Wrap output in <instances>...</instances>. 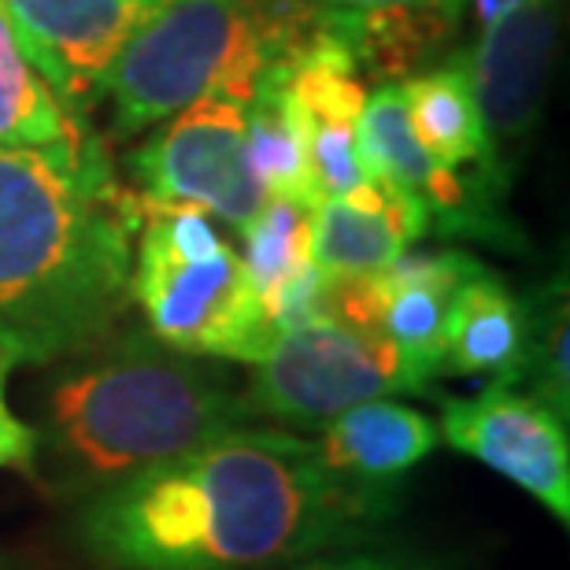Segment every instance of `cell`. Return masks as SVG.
<instances>
[{
    "mask_svg": "<svg viewBox=\"0 0 570 570\" xmlns=\"http://www.w3.org/2000/svg\"><path fill=\"white\" fill-rule=\"evenodd\" d=\"M197 360L156 337H127L56 379L38 433L52 482L94 497L245 426V396Z\"/></svg>",
    "mask_w": 570,
    "mask_h": 570,
    "instance_id": "3",
    "label": "cell"
},
{
    "mask_svg": "<svg viewBox=\"0 0 570 570\" xmlns=\"http://www.w3.org/2000/svg\"><path fill=\"white\" fill-rule=\"evenodd\" d=\"M356 156L371 181L423 212L426 230L444 237H474L489 245H522L515 226L504 219L497 204L500 189L478 175L438 164L419 145L407 122L401 82H382L363 100L356 119Z\"/></svg>",
    "mask_w": 570,
    "mask_h": 570,
    "instance_id": "8",
    "label": "cell"
},
{
    "mask_svg": "<svg viewBox=\"0 0 570 570\" xmlns=\"http://www.w3.org/2000/svg\"><path fill=\"white\" fill-rule=\"evenodd\" d=\"M438 449V426L423 412L393 401L356 404L326 426H318L315 452L326 471L352 489L382 497L385 485L426 460Z\"/></svg>",
    "mask_w": 570,
    "mask_h": 570,
    "instance_id": "14",
    "label": "cell"
},
{
    "mask_svg": "<svg viewBox=\"0 0 570 570\" xmlns=\"http://www.w3.org/2000/svg\"><path fill=\"white\" fill-rule=\"evenodd\" d=\"M563 4L567 0H522L493 30L478 33L471 56L463 60L489 156L504 178L511 159L522 153L533 127L541 122Z\"/></svg>",
    "mask_w": 570,
    "mask_h": 570,
    "instance_id": "11",
    "label": "cell"
},
{
    "mask_svg": "<svg viewBox=\"0 0 570 570\" xmlns=\"http://www.w3.org/2000/svg\"><path fill=\"white\" fill-rule=\"evenodd\" d=\"M0 570H4V563H0Z\"/></svg>",
    "mask_w": 570,
    "mask_h": 570,
    "instance_id": "26",
    "label": "cell"
},
{
    "mask_svg": "<svg viewBox=\"0 0 570 570\" xmlns=\"http://www.w3.org/2000/svg\"><path fill=\"white\" fill-rule=\"evenodd\" d=\"M8 367L0 356V466L11 471H33L38 466V430L27 426L8 404Z\"/></svg>",
    "mask_w": 570,
    "mask_h": 570,
    "instance_id": "22",
    "label": "cell"
},
{
    "mask_svg": "<svg viewBox=\"0 0 570 570\" xmlns=\"http://www.w3.org/2000/svg\"><path fill=\"white\" fill-rule=\"evenodd\" d=\"M385 497L345 485L315 441L237 426L89 497L82 541L111 570H256L352 541Z\"/></svg>",
    "mask_w": 570,
    "mask_h": 570,
    "instance_id": "1",
    "label": "cell"
},
{
    "mask_svg": "<svg viewBox=\"0 0 570 570\" xmlns=\"http://www.w3.org/2000/svg\"><path fill=\"white\" fill-rule=\"evenodd\" d=\"M478 267L463 253H407L382 275L330 282L326 315L382 334L415 379L430 385L444 363L452 296Z\"/></svg>",
    "mask_w": 570,
    "mask_h": 570,
    "instance_id": "10",
    "label": "cell"
},
{
    "mask_svg": "<svg viewBox=\"0 0 570 570\" xmlns=\"http://www.w3.org/2000/svg\"><path fill=\"white\" fill-rule=\"evenodd\" d=\"M159 0H4L16 38L45 86L78 116Z\"/></svg>",
    "mask_w": 570,
    "mask_h": 570,
    "instance_id": "12",
    "label": "cell"
},
{
    "mask_svg": "<svg viewBox=\"0 0 570 570\" xmlns=\"http://www.w3.org/2000/svg\"><path fill=\"white\" fill-rule=\"evenodd\" d=\"M423 390L382 334L318 315L271 341L264 360L253 363L245 404L278 423L318 430L356 404Z\"/></svg>",
    "mask_w": 570,
    "mask_h": 570,
    "instance_id": "6",
    "label": "cell"
},
{
    "mask_svg": "<svg viewBox=\"0 0 570 570\" xmlns=\"http://www.w3.org/2000/svg\"><path fill=\"white\" fill-rule=\"evenodd\" d=\"M245 145L259 186L267 197L296 200L304 208H318L315 175H312V145H307V119L296 105L293 89L285 86L282 63H271L245 100Z\"/></svg>",
    "mask_w": 570,
    "mask_h": 570,
    "instance_id": "17",
    "label": "cell"
},
{
    "mask_svg": "<svg viewBox=\"0 0 570 570\" xmlns=\"http://www.w3.org/2000/svg\"><path fill=\"white\" fill-rule=\"evenodd\" d=\"M323 30L315 0H159L100 78L122 134L219 94L248 100L271 63Z\"/></svg>",
    "mask_w": 570,
    "mask_h": 570,
    "instance_id": "4",
    "label": "cell"
},
{
    "mask_svg": "<svg viewBox=\"0 0 570 570\" xmlns=\"http://www.w3.org/2000/svg\"><path fill=\"white\" fill-rule=\"evenodd\" d=\"M130 293L159 345L186 356L259 363L278 337L245 275L242 253L197 208L145 200Z\"/></svg>",
    "mask_w": 570,
    "mask_h": 570,
    "instance_id": "5",
    "label": "cell"
},
{
    "mask_svg": "<svg viewBox=\"0 0 570 570\" xmlns=\"http://www.w3.org/2000/svg\"><path fill=\"white\" fill-rule=\"evenodd\" d=\"M519 4H522V0H471V19H474L478 33L493 30L497 22L504 19L508 11H515Z\"/></svg>",
    "mask_w": 570,
    "mask_h": 570,
    "instance_id": "25",
    "label": "cell"
},
{
    "mask_svg": "<svg viewBox=\"0 0 570 570\" xmlns=\"http://www.w3.org/2000/svg\"><path fill=\"white\" fill-rule=\"evenodd\" d=\"M141 223L145 197L116 186L97 141L0 148V356L49 363L105 337Z\"/></svg>",
    "mask_w": 570,
    "mask_h": 570,
    "instance_id": "2",
    "label": "cell"
},
{
    "mask_svg": "<svg viewBox=\"0 0 570 570\" xmlns=\"http://www.w3.org/2000/svg\"><path fill=\"white\" fill-rule=\"evenodd\" d=\"M401 94L419 145L438 164L452 170L466 167L478 178H485L493 189H504L508 178L500 175L493 156H489L482 116H478V100L463 60L412 75L407 82H401Z\"/></svg>",
    "mask_w": 570,
    "mask_h": 570,
    "instance_id": "16",
    "label": "cell"
},
{
    "mask_svg": "<svg viewBox=\"0 0 570 570\" xmlns=\"http://www.w3.org/2000/svg\"><path fill=\"white\" fill-rule=\"evenodd\" d=\"M533 396L570 419V360H567V289H549L530 307V363Z\"/></svg>",
    "mask_w": 570,
    "mask_h": 570,
    "instance_id": "21",
    "label": "cell"
},
{
    "mask_svg": "<svg viewBox=\"0 0 570 570\" xmlns=\"http://www.w3.org/2000/svg\"><path fill=\"white\" fill-rule=\"evenodd\" d=\"M326 8H430L463 19V0H318Z\"/></svg>",
    "mask_w": 570,
    "mask_h": 570,
    "instance_id": "24",
    "label": "cell"
},
{
    "mask_svg": "<svg viewBox=\"0 0 570 570\" xmlns=\"http://www.w3.org/2000/svg\"><path fill=\"white\" fill-rule=\"evenodd\" d=\"M86 145H94L86 122L33 71L0 0V148L63 153Z\"/></svg>",
    "mask_w": 570,
    "mask_h": 570,
    "instance_id": "19",
    "label": "cell"
},
{
    "mask_svg": "<svg viewBox=\"0 0 570 570\" xmlns=\"http://www.w3.org/2000/svg\"><path fill=\"white\" fill-rule=\"evenodd\" d=\"M134 178L148 204L164 208H197L245 230L264 208L245 145V100L208 94L164 119L130 159Z\"/></svg>",
    "mask_w": 570,
    "mask_h": 570,
    "instance_id": "7",
    "label": "cell"
},
{
    "mask_svg": "<svg viewBox=\"0 0 570 570\" xmlns=\"http://www.w3.org/2000/svg\"><path fill=\"white\" fill-rule=\"evenodd\" d=\"M330 33L352 52L363 71L382 82L426 63L452 38L460 19L430 8H326Z\"/></svg>",
    "mask_w": 570,
    "mask_h": 570,
    "instance_id": "18",
    "label": "cell"
},
{
    "mask_svg": "<svg viewBox=\"0 0 570 570\" xmlns=\"http://www.w3.org/2000/svg\"><path fill=\"white\" fill-rule=\"evenodd\" d=\"M289 570H423V567L393 560V556L345 552V556H307V560H296Z\"/></svg>",
    "mask_w": 570,
    "mask_h": 570,
    "instance_id": "23",
    "label": "cell"
},
{
    "mask_svg": "<svg viewBox=\"0 0 570 570\" xmlns=\"http://www.w3.org/2000/svg\"><path fill=\"white\" fill-rule=\"evenodd\" d=\"M441 433L460 455L493 466L527 489L556 519L570 522V438L567 419L515 382H489L474 396H449Z\"/></svg>",
    "mask_w": 570,
    "mask_h": 570,
    "instance_id": "9",
    "label": "cell"
},
{
    "mask_svg": "<svg viewBox=\"0 0 570 570\" xmlns=\"http://www.w3.org/2000/svg\"><path fill=\"white\" fill-rule=\"evenodd\" d=\"M530 363V304L478 267L452 296L441 374H489L522 382Z\"/></svg>",
    "mask_w": 570,
    "mask_h": 570,
    "instance_id": "15",
    "label": "cell"
},
{
    "mask_svg": "<svg viewBox=\"0 0 570 570\" xmlns=\"http://www.w3.org/2000/svg\"><path fill=\"white\" fill-rule=\"evenodd\" d=\"M426 234V219L415 204L367 181L345 197H326L312 212V264L326 282L371 278L393 267L404 248Z\"/></svg>",
    "mask_w": 570,
    "mask_h": 570,
    "instance_id": "13",
    "label": "cell"
},
{
    "mask_svg": "<svg viewBox=\"0 0 570 570\" xmlns=\"http://www.w3.org/2000/svg\"><path fill=\"white\" fill-rule=\"evenodd\" d=\"M245 275L271 318L285 289H293L312 271V208L296 200L267 197L245 226Z\"/></svg>",
    "mask_w": 570,
    "mask_h": 570,
    "instance_id": "20",
    "label": "cell"
}]
</instances>
